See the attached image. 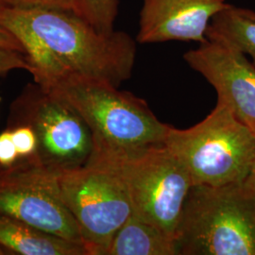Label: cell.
Wrapping results in <instances>:
<instances>
[{
    "label": "cell",
    "instance_id": "5",
    "mask_svg": "<svg viewBox=\"0 0 255 255\" xmlns=\"http://www.w3.org/2000/svg\"><path fill=\"white\" fill-rule=\"evenodd\" d=\"M164 145L184 165L194 185L243 182L255 160V132L219 102L193 127L170 126Z\"/></svg>",
    "mask_w": 255,
    "mask_h": 255
},
{
    "label": "cell",
    "instance_id": "22",
    "mask_svg": "<svg viewBox=\"0 0 255 255\" xmlns=\"http://www.w3.org/2000/svg\"><path fill=\"white\" fill-rule=\"evenodd\" d=\"M9 6V0H0V9Z\"/></svg>",
    "mask_w": 255,
    "mask_h": 255
},
{
    "label": "cell",
    "instance_id": "6",
    "mask_svg": "<svg viewBox=\"0 0 255 255\" xmlns=\"http://www.w3.org/2000/svg\"><path fill=\"white\" fill-rule=\"evenodd\" d=\"M58 181L87 255H106L113 237L132 214L125 185L109 167L92 160L59 171Z\"/></svg>",
    "mask_w": 255,
    "mask_h": 255
},
{
    "label": "cell",
    "instance_id": "2",
    "mask_svg": "<svg viewBox=\"0 0 255 255\" xmlns=\"http://www.w3.org/2000/svg\"><path fill=\"white\" fill-rule=\"evenodd\" d=\"M88 160L106 165L119 176L132 214L176 238L194 184L184 165L164 144L132 149L93 146Z\"/></svg>",
    "mask_w": 255,
    "mask_h": 255
},
{
    "label": "cell",
    "instance_id": "17",
    "mask_svg": "<svg viewBox=\"0 0 255 255\" xmlns=\"http://www.w3.org/2000/svg\"><path fill=\"white\" fill-rule=\"evenodd\" d=\"M19 158L11 129L7 128L0 133V165L9 166L16 163Z\"/></svg>",
    "mask_w": 255,
    "mask_h": 255
},
{
    "label": "cell",
    "instance_id": "16",
    "mask_svg": "<svg viewBox=\"0 0 255 255\" xmlns=\"http://www.w3.org/2000/svg\"><path fill=\"white\" fill-rule=\"evenodd\" d=\"M16 69L29 71L26 55L14 49L0 46V77Z\"/></svg>",
    "mask_w": 255,
    "mask_h": 255
},
{
    "label": "cell",
    "instance_id": "12",
    "mask_svg": "<svg viewBox=\"0 0 255 255\" xmlns=\"http://www.w3.org/2000/svg\"><path fill=\"white\" fill-rule=\"evenodd\" d=\"M105 255H180L176 238L131 214L113 237Z\"/></svg>",
    "mask_w": 255,
    "mask_h": 255
},
{
    "label": "cell",
    "instance_id": "23",
    "mask_svg": "<svg viewBox=\"0 0 255 255\" xmlns=\"http://www.w3.org/2000/svg\"><path fill=\"white\" fill-rule=\"evenodd\" d=\"M5 255V254H4V252H3V251H2V250H1V249H0V255Z\"/></svg>",
    "mask_w": 255,
    "mask_h": 255
},
{
    "label": "cell",
    "instance_id": "21",
    "mask_svg": "<svg viewBox=\"0 0 255 255\" xmlns=\"http://www.w3.org/2000/svg\"><path fill=\"white\" fill-rule=\"evenodd\" d=\"M239 9H240V11H241L243 14H245V15L248 16V17H250V18L254 19V20H255V11H254V10H251V9H242V8H239Z\"/></svg>",
    "mask_w": 255,
    "mask_h": 255
},
{
    "label": "cell",
    "instance_id": "8",
    "mask_svg": "<svg viewBox=\"0 0 255 255\" xmlns=\"http://www.w3.org/2000/svg\"><path fill=\"white\" fill-rule=\"evenodd\" d=\"M0 215L83 246L79 226L63 200L58 172L36 154L0 165Z\"/></svg>",
    "mask_w": 255,
    "mask_h": 255
},
{
    "label": "cell",
    "instance_id": "9",
    "mask_svg": "<svg viewBox=\"0 0 255 255\" xmlns=\"http://www.w3.org/2000/svg\"><path fill=\"white\" fill-rule=\"evenodd\" d=\"M183 60L215 88L218 102L255 133V65L246 55L221 38L207 37Z\"/></svg>",
    "mask_w": 255,
    "mask_h": 255
},
{
    "label": "cell",
    "instance_id": "13",
    "mask_svg": "<svg viewBox=\"0 0 255 255\" xmlns=\"http://www.w3.org/2000/svg\"><path fill=\"white\" fill-rule=\"evenodd\" d=\"M206 37H219L249 55L255 65V20L229 5L210 22Z\"/></svg>",
    "mask_w": 255,
    "mask_h": 255
},
{
    "label": "cell",
    "instance_id": "4",
    "mask_svg": "<svg viewBox=\"0 0 255 255\" xmlns=\"http://www.w3.org/2000/svg\"><path fill=\"white\" fill-rule=\"evenodd\" d=\"M45 90L84 119L93 146L132 149L164 144L170 127L156 118L145 100L108 82L72 74Z\"/></svg>",
    "mask_w": 255,
    "mask_h": 255
},
{
    "label": "cell",
    "instance_id": "14",
    "mask_svg": "<svg viewBox=\"0 0 255 255\" xmlns=\"http://www.w3.org/2000/svg\"><path fill=\"white\" fill-rule=\"evenodd\" d=\"M119 0H73L74 12L102 33L115 31Z\"/></svg>",
    "mask_w": 255,
    "mask_h": 255
},
{
    "label": "cell",
    "instance_id": "18",
    "mask_svg": "<svg viewBox=\"0 0 255 255\" xmlns=\"http://www.w3.org/2000/svg\"><path fill=\"white\" fill-rule=\"evenodd\" d=\"M9 6L64 9L74 11L73 0H9Z\"/></svg>",
    "mask_w": 255,
    "mask_h": 255
},
{
    "label": "cell",
    "instance_id": "19",
    "mask_svg": "<svg viewBox=\"0 0 255 255\" xmlns=\"http://www.w3.org/2000/svg\"><path fill=\"white\" fill-rule=\"evenodd\" d=\"M0 46L7 47L10 49H14L20 51L25 54L24 47L21 45V43L17 40V38L13 36L9 30L0 26Z\"/></svg>",
    "mask_w": 255,
    "mask_h": 255
},
{
    "label": "cell",
    "instance_id": "1",
    "mask_svg": "<svg viewBox=\"0 0 255 255\" xmlns=\"http://www.w3.org/2000/svg\"><path fill=\"white\" fill-rule=\"evenodd\" d=\"M0 26L17 38L28 72L45 89L72 74L116 87L131 77L136 41L120 30L102 33L71 10L7 6Z\"/></svg>",
    "mask_w": 255,
    "mask_h": 255
},
{
    "label": "cell",
    "instance_id": "20",
    "mask_svg": "<svg viewBox=\"0 0 255 255\" xmlns=\"http://www.w3.org/2000/svg\"><path fill=\"white\" fill-rule=\"evenodd\" d=\"M246 181L250 184V186L252 187V189L254 190L255 194V160L254 164L252 165L251 171H250V173L246 178Z\"/></svg>",
    "mask_w": 255,
    "mask_h": 255
},
{
    "label": "cell",
    "instance_id": "3",
    "mask_svg": "<svg viewBox=\"0 0 255 255\" xmlns=\"http://www.w3.org/2000/svg\"><path fill=\"white\" fill-rule=\"evenodd\" d=\"M176 240L180 255H255V194L246 180L193 185Z\"/></svg>",
    "mask_w": 255,
    "mask_h": 255
},
{
    "label": "cell",
    "instance_id": "7",
    "mask_svg": "<svg viewBox=\"0 0 255 255\" xmlns=\"http://www.w3.org/2000/svg\"><path fill=\"white\" fill-rule=\"evenodd\" d=\"M9 127L26 124L38 140L37 157L59 172L86 164L93 150L91 129L67 103L42 88L28 84L10 107Z\"/></svg>",
    "mask_w": 255,
    "mask_h": 255
},
{
    "label": "cell",
    "instance_id": "11",
    "mask_svg": "<svg viewBox=\"0 0 255 255\" xmlns=\"http://www.w3.org/2000/svg\"><path fill=\"white\" fill-rule=\"evenodd\" d=\"M0 249L5 255H88L82 245L2 215Z\"/></svg>",
    "mask_w": 255,
    "mask_h": 255
},
{
    "label": "cell",
    "instance_id": "15",
    "mask_svg": "<svg viewBox=\"0 0 255 255\" xmlns=\"http://www.w3.org/2000/svg\"><path fill=\"white\" fill-rule=\"evenodd\" d=\"M11 129L13 142L20 158L36 154L38 140L32 128L26 124L8 127Z\"/></svg>",
    "mask_w": 255,
    "mask_h": 255
},
{
    "label": "cell",
    "instance_id": "10",
    "mask_svg": "<svg viewBox=\"0 0 255 255\" xmlns=\"http://www.w3.org/2000/svg\"><path fill=\"white\" fill-rule=\"evenodd\" d=\"M229 5L226 0H142L136 42L201 44L211 20Z\"/></svg>",
    "mask_w": 255,
    "mask_h": 255
},
{
    "label": "cell",
    "instance_id": "24",
    "mask_svg": "<svg viewBox=\"0 0 255 255\" xmlns=\"http://www.w3.org/2000/svg\"><path fill=\"white\" fill-rule=\"evenodd\" d=\"M0 101H1V99H0Z\"/></svg>",
    "mask_w": 255,
    "mask_h": 255
}]
</instances>
